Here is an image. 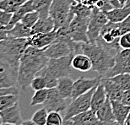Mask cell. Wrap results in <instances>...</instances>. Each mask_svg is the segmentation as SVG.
<instances>
[{
    "mask_svg": "<svg viewBox=\"0 0 130 125\" xmlns=\"http://www.w3.org/2000/svg\"><path fill=\"white\" fill-rule=\"evenodd\" d=\"M44 51L45 49L29 46L23 53L18 70V85L21 90H26L30 86L32 80L47 64L49 58Z\"/></svg>",
    "mask_w": 130,
    "mask_h": 125,
    "instance_id": "cell-1",
    "label": "cell"
},
{
    "mask_svg": "<svg viewBox=\"0 0 130 125\" xmlns=\"http://www.w3.org/2000/svg\"><path fill=\"white\" fill-rule=\"evenodd\" d=\"M82 53L87 55L92 62V70L105 77L115 64V54L97 42L82 43Z\"/></svg>",
    "mask_w": 130,
    "mask_h": 125,
    "instance_id": "cell-2",
    "label": "cell"
},
{
    "mask_svg": "<svg viewBox=\"0 0 130 125\" xmlns=\"http://www.w3.org/2000/svg\"><path fill=\"white\" fill-rule=\"evenodd\" d=\"M74 55L60 58L49 59L47 64L36 75L43 76L46 80V88H54L58 85V80L69 76L72 70V59Z\"/></svg>",
    "mask_w": 130,
    "mask_h": 125,
    "instance_id": "cell-3",
    "label": "cell"
},
{
    "mask_svg": "<svg viewBox=\"0 0 130 125\" xmlns=\"http://www.w3.org/2000/svg\"><path fill=\"white\" fill-rule=\"evenodd\" d=\"M27 38H16L9 36L0 41V60L4 61L19 70L20 58L28 48Z\"/></svg>",
    "mask_w": 130,
    "mask_h": 125,
    "instance_id": "cell-4",
    "label": "cell"
},
{
    "mask_svg": "<svg viewBox=\"0 0 130 125\" xmlns=\"http://www.w3.org/2000/svg\"><path fill=\"white\" fill-rule=\"evenodd\" d=\"M74 0H53L49 9V16L54 21L55 28L58 30L62 26H69L74 14L71 12V8Z\"/></svg>",
    "mask_w": 130,
    "mask_h": 125,
    "instance_id": "cell-5",
    "label": "cell"
},
{
    "mask_svg": "<svg viewBox=\"0 0 130 125\" xmlns=\"http://www.w3.org/2000/svg\"><path fill=\"white\" fill-rule=\"evenodd\" d=\"M90 17L74 15L69 24V32L72 41L76 42L88 43V26Z\"/></svg>",
    "mask_w": 130,
    "mask_h": 125,
    "instance_id": "cell-6",
    "label": "cell"
},
{
    "mask_svg": "<svg viewBox=\"0 0 130 125\" xmlns=\"http://www.w3.org/2000/svg\"><path fill=\"white\" fill-rule=\"evenodd\" d=\"M95 88H93L90 91L78 96L77 98L73 99L72 102L68 105L67 108L65 109V114L63 117L64 120L69 119L75 115L91 109V97Z\"/></svg>",
    "mask_w": 130,
    "mask_h": 125,
    "instance_id": "cell-7",
    "label": "cell"
},
{
    "mask_svg": "<svg viewBox=\"0 0 130 125\" xmlns=\"http://www.w3.org/2000/svg\"><path fill=\"white\" fill-rule=\"evenodd\" d=\"M109 21L106 13L102 12L96 7H93L91 15L90 18L89 26H88V38L89 42L95 43L101 35L102 28Z\"/></svg>",
    "mask_w": 130,
    "mask_h": 125,
    "instance_id": "cell-8",
    "label": "cell"
},
{
    "mask_svg": "<svg viewBox=\"0 0 130 125\" xmlns=\"http://www.w3.org/2000/svg\"><path fill=\"white\" fill-rule=\"evenodd\" d=\"M121 74H130V49H121L115 56V64L104 78Z\"/></svg>",
    "mask_w": 130,
    "mask_h": 125,
    "instance_id": "cell-9",
    "label": "cell"
},
{
    "mask_svg": "<svg viewBox=\"0 0 130 125\" xmlns=\"http://www.w3.org/2000/svg\"><path fill=\"white\" fill-rule=\"evenodd\" d=\"M43 105L48 113L49 112H59V113H61V112L64 111L68 106L66 99H64L61 96L57 87L49 88L47 98H46Z\"/></svg>",
    "mask_w": 130,
    "mask_h": 125,
    "instance_id": "cell-10",
    "label": "cell"
},
{
    "mask_svg": "<svg viewBox=\"0 0 130 125\" xmlns=\"http://www.w3.org/2000/svg\"><path fill=\"white\" fill-rule=\"evenodd\" d=\"M102 78L103 77L100 76V75L96 78H93V79H86V78L84 77L79 78L74 83L71 99L73 100V99L77 98L78 96L90 91L93 88L98 86L101 83Z\"/></svg>",
    "mask_w": 130,
    "mask_h": 125,
    "instance_id": "cell-11",
    "label": "cell"
},
{
    "mask_svg": "<svg viewBox=\"0 0 130 125\" xmlns=\"http://www.w3.org/2000/svg\"><path fill=\"white\" fill-rule=\"evenodd\" d=\"M18 71L8 63L0 60V88L16 86Z\"/></svg>",
    "mask_w": 130,
    "mask_h": 125,
    "instance_id": "cell-12",
    "label": "cell"
},
{
    "mask_svg": "<svg viewBox=\"0 0 130 125\" xmlns=\"http://www.w3.org/2000/svg\"><path fill=\"white\" fill-rule=\"evenodd\" d=\"M56 40V30H54L48 33L33 34L27 38L28 46L37 49H46Z\"/></svg>",
    "mask_w": 130,
    "mask_h": 125,
    "instance_id": "cell-13",
    "label": "cell"
},
{
    "mask_svg": "<svg viewBox=\"0 0 130 125\" xmlns=\"http://www.w3.org/2000/svg\"><path fill=\"white\" fill-rule=\"evenodd\" d=\"M0 118H1L2 123H6L21 125L24 122L21 118V114H20L19 102L11 107L0 112Z\"/></svg>",
    "mask_w": 130,
    "mask_h": 125,
    "instance_id": "cell-14",
    "label": "cell"
},
{
    "mask_svg": "<svg viewBox=\"0 0 130 125\" xmlns=\"http://www.w3.org/2000/svg\"><path fill=\"white\" fill-rule=\"evenodd\" d=\"M97 119L95 113L90 109L85 113L72 117L69 119L64 120L63 125H90Z\"/></svg>",
    "mask_w": 130,
    "mask_h": 125,
    "instance_id": "cell-15",
    "label": "cell"
},
{
    "mask_svg": "<svg viewBox=\"0 0 130 125\" xmlns=\"http://www.w3.org/2000/svg\"><path fill=\"white\" fill-rule=\"evenodd\" d=\"M101 83L105 87V90L106 92V95H107V97L111 101H122L124 90H122L118 85L115 84L109 78H102Z\"/></svg>",
    "mask_w": 130,
    "mask_h": 125,
    "instance_id": "cell-16",
    "label": "cell"
},
{
    "mask_svg": "<svg viewBox=\"0 0 130 125\" xmlns=\"http://www.w3.org/2000/svg\"><path fill=\"white\" fill-rule=\"evenodd\" d=\"M111 106L115 120L120 125H124L130 113V106L118 101H111Z\"/></svg>",
    "mask_w": 130,
    "mask_h": 125,
    "instance_id": "cell-17",
    "label": "cell"
},
{
    "mask_svg": "<svg viewBox=\"0 0 130 125\" xmlns=\"http://www.w3.org/2000/svg\"><path fill=\"white\" fill-rule=\"evenodd\" d=\"M34 11V8H33V0H28V1L25 2L16 11H15L12 15V19L10 20V23L9 25L7 26L8 30H10L16 23L21 21V20L23 19V17L25 14H28L30 12Z\"/></svg>",
    "mask_w": 130,
    "mask_h": 125,
    "instance_id": "cell-18",
    "label": "cell"
},
{
    "mask_svg": "<svg viewBox=\"0 0 130 125\" xmlns=\"http://www.w3.org/2000/svg\"><path fill=\"white\" fill-rule=\"evenodd\" d=\"M72 68L80 72H87L92 69V62L87 55L78 53L73 57Z\"/></svg>",
    "mask_w": 130,
    "mask_h": 125,
    "instance_id": "cell-19",
    "label": "cell"
},
{
    "mask_svg": "<svg viewBox=\"0 0 130 125\" xmlns=\"http://www.w3.org/2000/svg\"><path fill=\"white\" fill-rule=\"evenodd\" d=\"M107 99V95L105 90V87L101 83L98 86L95 88L94 90V93L91 97V110L94 111L95 113L101 107V106L105 103V101Z\"/></svg>",
    "mask_w": 130,
    "mask_h": 125,
    "instance_id": "cell-20",
    "label": "cell"
},
{
    "mask_svg": "<svg viewBox=\"0 0 130 125\" xmlns=\"http://www.w3.org/2000/svg\"><path fill=\"white\" fill-rule=\"evenodd\" d=\"M54 28H55L54 21L50 16L46 18H40L31 28V32L32 35L36 33H48L54 30Z\"/></svg>",
    "mask_w": 130,
    "mask_h": 125,
    "instance_id": "cell-21",
    "label": "cell"
},
{
    "mask_svg": "<svg viewBox=\"0 0 130 125\" xmlns=\"http://www.w3.org/2000/svg\"><path fill=\"white\" fill-rule=\"evenodd\" d=\"M74 83V81L69 76L62 77L58 80L57 89L64 99L71 98Z\"/></svg>",
    "mask_w": 130,
    "mask_h": 125,
    "instance_id": "cell-22",
    "label": "cell"
},
{
    "mask_svg": "<svg viewBox=\"0 0 130 125\" xmlns=\"http://www.w3.org/2000/svg\"><path fill=\"white\" fill-rule=\"evenodd\" d=\"M109 21L113 23H119L123 21L130 15V6H124L118 9H113L106 13Z\"/></svg>",
    "mask_w": 130,
    "mask_h": 125,
    "instance_id": "cell-23",
    "label": "cell"
},
{
    "mask_svg": "<svg viewBox=\"0 0 130 125\" xmlns=\"http://www.w3.org/2000/svg\"><path fill=\"white\" fill-rule=\"evenodd\" d=\"M9 36L16 38H28L32 35L31 28L26 26L21 21L16 23L11 29L8 31Z\"/></svg>",
    "mask_w": 130,
    "mask_h": 125,
    "instance_id": "cell-24",
    "label": "cell"
},
{
    "mask_svg": "<svg viewBox=\"0 0 130 125\" xmlns=\"http://www.w3.org/2000/svg\"><path fill=\"white\" fill-rule=\"evenodd\" d=\"M97 118L100 121L106 122L115 120L112 111V106H111V101L107 97L105 103L101 106V107L95 113Z\"/></svg>",
    "mask_w": 130,
    "mask_h": 125,
    "instance_id": "cell-25",
    "label": "cell"
},
{
    "mask_svg": "<svg viewBox=\"0 0 130 125\" xmlns=\"http://www.w3.org/2000/svg\"><path fill=\"white\" fill-rule=\"evenodd\" d=\"M53 0H33V8L37 11L40 18L49 17V9Z\"/></svg>",
    "mask_w": 130,
    "mask_h": 125,
    "instance_id": "cell-26",
    "label": "cell"
},
{
    "mask_svg": "<svg viewBox=\"0 0 130 125\" xmlns=\"http://www.w3.org/2000/svg\"><path fill=\"white\" fill-rule=\"evenodd\" d=\"M24 3L23 0H0V9L14 14Z\"/></svg>",
    "mask_w": 130,
    "mask_h": 125,
    "instance_id": "cell-27",
    "label": "cell"
},
{
    "mask_svg": "<svg viewBox=\"0 0 130 125\" xmlns=\"http://www.w3.org/2000/svg\"><path fill=\"white\" fill-rule=\"evenodd\" d=\"M19 101V95L9 94L0 96V112L14 106Z\"/></svg>",
    "mask_w": 130,
    "mask_h": 125,
    "instance_id": "cell-28",
    "label": "cell"
},
{
    "mask_svg": "<svg viewBox=\"0 0 130 125\" xmlns=\"http://www.w3.org/2000/svg\"><path fill=\"white\" fill-rule=\"evenodd\" d=\"M123 90H130V74H121L109 78Z\"/></svg>",
    "mask_w": 130,
    "mask_h": 125,
    "instance_id": "cell-29",
    "label": "cell"
},
{
    "mask_svg": "<svg viewBox=\"0 0 130 125\" xmlns=\"http://www.w3.org/2000/svg\"><path fill=\"white\" fill-rule=\"evenodd\" d=\"M47 95H48L47 88L36 90L33 96L31 97V100H30V106H36V105H40V104H44L46 98H47Z\"/></svg>",
    "mask_w": 130,
    "mask_h": 125,
    "instance_id": "cell-30",
    "label": "cell"
},
{
    "mask_svg": "<svg viewBox=\"0 0 130 125\" xmlns=\"http://www.w3.org/2000/svg\"><path fill=\"white\" fill-rule=\"evenodd\" d=\"M48 112L45 107L39 109L33 114L32 120L38 125H46V119H47Z\"/></svg>",
    "mask_w": 130,
    "mask_h": 125,
    "instance_id": "cell-31",
    "label": "cell"
},
{
    "mask_svg": "<svg viewBox=\"0 0 130 125\" xmlns=\"http://www.w3.org/2000/svg\"><path fill=\"white\" fill-rule=\"evenodd\" d=\"M40 19V15H39V13L37 11H32L28 13L23 17V19L21 20V22L23 24H25L26 26L32 28L36 22L38 21V20Z\"/></svg>",
    "mask_w": 130,
    "mask_h": 125,
    "instance_id": "cell-32",
    "label": "cell"
},
{
    "mask_svg": "<svg viewBox=\"0 0 130 125\" xmlns=\"http://www.w3.org/2000/svg\"><path fill=\"white\" fill-rule=\"evenodd\" d=\"M64 119L59 112H49L46 125H63Z\"/></svg>",
    "mask_w": 130,
    "mask_h": 125,
    "instance_id": "cell-33",
    "label": "cell"
},
{
    "mask_svg": "<svg viewBox=\"0 0 130 125\" xmlns=\"http://www.w3.org/2000/svg\"><path fill=\"white\" fill-rule=\"evenodd\" d=\"M30 87L35 90L45 89L46 88V80L43 76L41 75H36V76L32 80L31 83H30Z\"/></svg>",
    "mask_w": 130,
    "mask_h": 125,
    "instance_id": "cell-34",
    "label": "cell"
},
{
    "mask_svg": "<svg viewBox=\"0 0 130 125\" xmlns=\"http://www.w3.org/2000/svg\"><path fill=\"white\" fill-rule=\"evenodd\" d=\"M118 44L121 49H130V31L121 36Z\"/></svg>",
    "mask_w": 130,
    "mask_h": 125,
    "instance_id": "cell-35",
    "label": "cell"
},
{
    "mask_svg": "<svg viewBox=\"0 0 130 125\" xmlns=\"http://www.w3.org/2000/svg\"><path fill=\"white\" fill-rule=\"evenodd\" d=\"M95 7L98 8L99 9L101 10V11L104 13H107L110 11V10L113 9V8L109 4V2L107 0H99Z\"/></svg>",
    "mask_w": 130,
    "mask_h": 125,
    "instance_id": "cell-36",
    "label": "cell"
},
{
    "mask_svg": "<svg viewBox=\"0 0 130 125\" xmlns=\"http://www.w3.org/2000/svg\"><path fill=\"white\" fill-rule=\"evenodd\" d=\"M12 15L13 14H10V13L5 12L4 10L0 9V25L8 26L10 23V20L12 19Z\"/></svg>",
    "mask_w": 130,
    "mask_h": 125,
    "instance_id": "cell-37",
    "label": "cell"
},
{
    "mask_svg": "<svg viewBox=\"0 0 130 125\" xmlns=\"http://www.w3.org/2000/svg\"><path fill=\"white\" fill-rule=\"evenodd\" d=\"M119 28H120V30L122 32V35L125 34L127 32H129L130 31V15L126 18L125 20H123V21L119 22Z\"/></svg>",
    "mask_w": 130,
    "mask_h": 125,
    "instance_id": "cell-38",
    "label": "cell"
},
{
    "mask_svg": "<svg viewBox=\"0 0 130 125\" xmlns=\"http://www.w3.org/2000/svg\"><path fill=\"white\" fill-rule=\"evenodd\" d=\"M20 90L17 86L7 87V88H0V96L9 94H14V95H19Z\"/></svg>",
    "mask_w": 130,
    "mask_h": 125,
    "instance_id": "cell-39",
    "label": "cell"
},
{
    "mask_svg": "<svg viewBox=\"0 0 130 125\" xmlns=\"http://www.w3.org/2000/svg\"><path fill=\"white\" fill-rule=\"evenodd\" d=\"M8 31H9V30H8L7 26L0 25V41H4L9 37V33H8Z\"/></svg>",
    "mask_w": 130,
    "mask_h": 125,
    "instance_id": "cell-40",
    "label": "cell"
},
{
    "mask_svg": "<svg viewBox=\"0 0 130 125\" xmlns=\"http://www.w3.org/2000/svg\"><path fill=\"white\" fill-rule=\"evenodd\" d=\"M98 1L99 0H80V4L86 5L88 7L93 8L95 6V4H96Z\"/></svg>",
    "mask_w": 130,
    "mask_h": 125,
    "instance_id": "cell-41",
    "label": "cell"
},
{
    "mask_svg": "<svg viewBox=\"0 0 130 125\" xmlns=\"http://www.w3.org/2000/svg\"><path fill=\"white\" fill-rule=\"evenodd\" d=\"M109 2V4L111 5V7L113 9H118V8H122L120 4H119V1L118 0H107Z\"/></svg>",
    "mask_w": 130,
    "mask_h": 125,
    "instance_id": "cell-42",
    "label": "cell"
},
{
    "mask_svg": "<svg viewBox=\"0 0 130 125\" xmlns=\"http://www.w3.org/2000/svg\"><path fill=\"white\" fill-rule=\"evenodd\" d=\"M21 125H38V124H36L35 122L32 120V119H30V120H25V121H24Z\"/></svg>",
    "mask_w": 130,
    "mask_h": 125,
    "instance_id": "cell-43",
    "label": "cell"
},
{
    "mask_svg": "<svg viewBox=\"0 0 130 125\" xmlns=\"http://www.w3.org/2000/svg\"><path fill=\"white\" fill-rule=\"evenodd\" d=\"M118 1H119V4L121 5V7H124V6H126V4L128 0H118Z\"/></svg>",
    "mask_w": 130,
    "mask_h": 125,
    "instance_id": "cell-44",
    "label": "cell"
},
{
    "mask_svg": "<svg viewBox=\"0 0 130 125\" xmlns=\"http://www.w3.org/2000/svg\"><path fill=\"white\" fill-rule=\"evenodd\" d=\"M124 125H130V113L128 114V118H127L126 121H125V123H124Z\"/></svg>",
    "mask_w": 130,
    "mask_h": 125,
    "instance_id": "cell-45",
    "label": "cell"
},
{
    "mask_svg": "<svg viewBox=\"0 0 130 125\" xmlns=\"http://www.w3.org/2000/svg\"><path fill=\"white\" fill-rule=\"evenodd\" d=\"M1 125H17V124H12V123H2Z\"/></svg>",
    "mask_w": 130,
    "mask_h": 125,
    "instance_id": "cell-46",
    "label": "cell"
},
{
    "mask_svg": "<svg viewBox=\"0 0 130 125\" xmlns=\"http://www.w3.org/2000/svg\"><path fill=\"white\" fill-rule=\"evenodd\" d=\"M126 6H130V0H128V1H127Z\"/></svg>",
    "mask_w": 130,
    "mask_h": 125,
    "instance_id": "cell-47",
    "label": "cell"
},
{
    "mask_svg": "<svg viewBox=\"0 0 130 125\" xmlns=\"http://www.w3.org/2000/svg\"><path fill=\"white\" fill-rule=\"evenodd\" d=\"M0 123H2V120H1V118H0Z\"/></svg>",
    "mask_w": 130,
    "mask_h": 125,
    "instance_id": "cell-48",
    "label": "cell"
},
{
    "mask_svg": "<svg viewBox=\"0 0 130 125\" xmlns=\"http://www.w3.org/2000/svg\"><path fill=\"white\" fill-rule=\"evenodd\" d=\"M23 1H25V2H26V1H28V0H23Z\"/></svg>",
    "mask_w": 130,
    "mask_h": 125,
    "instance_id": "cell-49",
    "label": "cell"
},
{
    "mask_svg": "<svg viewBox=\"0 0 130 125\" xmlns=\"http://www.w3.org/2000/svg\"><path fill=\"white\" fill-rule=\"evenodd\" d=\"M0 125H1V123H0Z\"/></svg>",
    "mask_w": 130,
    "mask_h": 125,
    "instance_id": "cell-50",
    "label": "cell"
}]
</instances>
